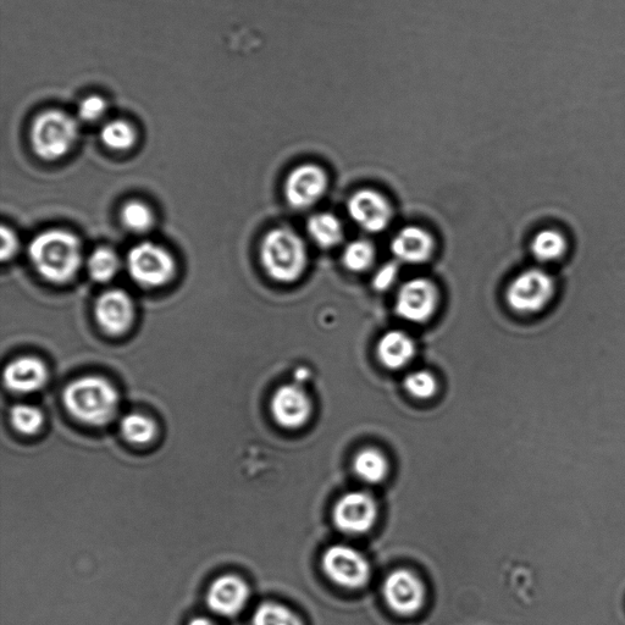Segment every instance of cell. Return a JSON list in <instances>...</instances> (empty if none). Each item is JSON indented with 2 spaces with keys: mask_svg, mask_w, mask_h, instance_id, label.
<instances>
[{
  "mask_svg": "<svg viewBox=\"0 0 625 625\" xmlns=\"http://www.w3.org/2000/svg\"><path fill=\"white\" fill-rule=\"evenodd\" d=\"M29 258L44 280L65 285L79 273L84 263V251L79 237L66 230L51 229L31 241Z\"/></svg>",
  "mask_w": 625,
  "mask_h": 625,
  "instance_id": "1",
  "label": "cell"
},
{
  "mask_svg": "<svg viewBox=\"0 0 625 625\" xmlns=\"http://www.w3.org/2000/svg\"><path fill=\"white\" fill-rule=\"evenodd\" d=\"M63 401L71 417L90 427H104L119 409L118 391L101 376L76 379L65 387Z\"/></svg>",
  "mask_w": 625,
  "mask_h": 625,
  "instance_id": "2",
  "label": "cell"
},
{
  "mask_svg": "<svg viewBox=\"0 0 625 625\" xmlns=\"http://www.w3.org/2000/svg\"><path fill=\"white\" fill-rule=\"evenodd\" d=\"M261 262L270 279L292 284L306 270L307 248L300 235L287 228L270 230L261 245Z\"/></svg>",
  "mask_w": 625,
  "mask_h": 625,
  "instance_id": "3",
  "label": "cell"
},
{
  "mask_svg": "<svg viewBox=\"0 0 625 625\" xmlns=\"http://www.w3.org/2000/svg\"><path fill=\"white\" fill-rule=\"evenodd\" d=\"M31 146L37 157L55 162L68 156L80 137L77 120L63 110H47L31 126Z\"/></svg>",
  "mask_w": 625,
  "mask_h": 625,
  "instance_id": "4",
  "label": "cell"
},
{
  "mask_svg": "<svg viewBox=\"0 0 625 625\" xmlns=\"http://www.w3.org/2000/svg\"><path fill=\"white\" fill-rule=\"evenodd\" d=\"M556 281L550 273L540 268L522 271L511 281L506 291L508 307L521 315L544 312L555 300Z\"/></svg>",
  "mask_w": 625,
  "mask_h": 625,
  "instance_id": "5",
  "label": "cell"
},
{
  "mask_svg": "<svg viewBox=\"0 0 625 625\" xmlns=\"http://www.w3.org/2000/svg\"><path fill=\"white\" fill-rule=\"evenodd\" d=\"M130 278L145 289H158L175 278L176 262L167 248L153 242H141L126 257Z\"/></svg>",
  "mask_w": 625,
  "mask_h": 625,
  "instance_id": "6",
  "label": "cell"
},
{
  "mask_svg": "<svg viewBox=\"0 0 625 625\" xmlns=\"http://www.w3.org/2000/svg\"><path fill=\"white\" fill-rule=\"evenodd\" d=\"M324 573L331 582L346 589H361L370 579V566L357 550L350 546L335 545L323 556Z\"/></svg>",
  "mask_w": 625,
  "mask_h": 625,
  "instance_id": "7",
  "label": "cell"
},
{
  "mask_svg": "<svg viewBox=\"0 0 625 625\" xmlns=\"http://www.w3.org/2000/svg\"><path fill=\"white\" fill-rule=\"evenodd\" d=\"M440 293L433 281L413 279L403 284L396 297V313L407 322L422 324L439 307Z\"/></svg>",
  "mask_w": 625,
  "mask_h": 625,
  "instance_id": "8",
  "label": "cell"
},
{
  "mask_svg": "<svg viewBox=\"0 0 625 625\" xmlns=\"http://www.w3.org/2000/svg\"><path fill=\"white\" fill-rule=\"evenodd\" d=\"M97 324L109 336L129 333L136 320V306L129 293L113 289L102 293L94 306Z\"/></svg>",
  "mask_w": 625,
  "mask_h": 625,
  "instance_id": "9",
  "label": "cell"
},
{
  "mask_svg": "<svg viewBox=\"0 0 625 625\" xmlns=\"http://www.w3.org/2000/svg\"><path fill=\"white\" fill-rule=\"evenodd\" d=\"M378 505L367 492L346 494L334 508V523L342 533L359 535L373 528L378 518Z\"/></svg>",
  "mask_w": 625,
  "mask_h": 625,
  "instance_id": "10",
  "label": "cell"
},
{
  "mask_svg": "<svg viewBox=\"0 0 625 625\" xmlns=\"http://www.w3.org/2000/svg\"><path fill=\"white\" fill-rule=\"evenodd\" d=\"M328 188V176L315 164H303L293 169L285 182V197L290 206L307 209L314 206Z\"/></svg>",
  "mask_w": 625,
  "mask_h": 625,
  "instance_id": "11",
  "label": "cell"
},
{
  "mask_svg": "<svg viewBox=\"0 0 625 625\" xmlns=\"http://www.w3.org/2000/svg\"><path fill=\"white\" fill-rule=\"evenodd\" d=\"M348 214L361 229L372 232L384 231L392 220V208L386 197L378 191L365 190L353 193L347 204Z\"/></svg>",
  "mask_w": 625,
  "mask_h": 625,
  "instance_id": "12",
  "label": "cell"
},
{
  "mask_svg": "<svg viewBox=\"0 0 625 625\" xmlns=\"http://www.w3.org/2000/svg\"><path fill=\"white\" fill-rule=\"evenodd\" d=\"M383 593L387 605L402 616H412L422 608L425 589L417 575L401 569L386 578Z\"/></svg>",
  "mask_w": 625,
  "mask_h": 625,
  "instance_id": "13",
  "label": "cell"
},
{
  "mask_svg": "<svg viewBox=\"0 0 625 625\" xmlns=\"http://www.w3.org/2000/svg\"><path fill=\"white\" fill-rule=\"evenodd\" d=\"M271 413L280 427L301 428L312 416L311 398L298 385L281 386L271 400Z\"/></svg>",
  "mask_w": 625,
  "mask_h": 625,
  "instance_id": "14",
  "label": "cell"
},
{
  "mask_svg": "<svg viewBox=\"0 0 625 625\" xmlns=\"http://www.w3.org/2000/svg\"><path fill=\"white\" fill-rule=\"evenodd\" d=\"M5 387L14 394H32L47 384L49 373L47 365L36 357L14 359L4 369Z\"/></svg>",
  "mask_w": 625,
  "mask_h": 625,
  "instance_id": "15",
  "label": "cell"
},
{
  "mask_svg": "<svg viewBox=\"0 0 625 625\" xmlns=\"http://www.w3.org/2000/svg\"><path fill=\"white\" fill-rule=\"evenodd\" d=\"M250 596V589L235 575H224L210 585L207 602L210 610L220 616L232 617L242 611Z\"/></svg>",
  "mask_w": 625,
  "mask_h": 625,
  "instance_id": "16",
  "label": "cell"
},
{
  "mask_svg": "<svg viewBox=\"0 0 625 625\" xmlns=\"http://www.w3.org/2000/svg\"><path fill=\"white\" fill-rule=\"evenodd\" d=\"M391 251L398 261L422 264L428 262L433 254L434 240L427 230L419 226H406L392 240Z\"/></svg>",
  "mask_w": 625,
  "mask_h": 625,
  "instance_id": "17",
  "label": "cell"
},
{
  "mask_svg": "<svg viewBox=\"0 0 625 625\" xmlns=\"http://www.w3.org/2000/svg\"><path fill=\"white\" fill-rule=\"evenodd\" d=\"M379 361L390 370L407 367L416 356V344L411 336L400 330H392L381 337L376 347Z\"/></svg>",
  "mask_w": 625,
  "mask_h": 625,
  "instance_id": "18",
  "label": "cell"
},
{
  "mask_svg": "<svg viewBox=\"0 0 625 625\" xmlns=\"http://www.w3.org/2000/svg\"><path fill=\"white\" fill-rule=\"evenodd\" d=\"M568 239L562 231L557 229H544L534 236L530 243L535 259L541 263H555L561 261L568 252Z\"/></svg>",
  "mask_w": 625,
  "mask_h": 625,
  "instance_id": "19",
  "label": "cell"
},
{
  "mask_svg": "<svg viewBox=\"0 0 625 625\" xmlns=\"http://www.w3.org/2000/svg\"><path fill=\"white\" fill-rule=\"evenodd\" d=\"M307 230L320 248H334L344 239L341 221L330 213H319L308 220Z\"/></svg>",
  "mask_w": 625,
  "mask_h": 625,
  "instance_id": "20",
  "label": "cell"
},
{
  "mask_svg": "<svg viewBox=\"0 0 625 625\" xmlns=\"http://www.w3.org/2000/svg\"><path fill=\"white\" fill-rule=\"evenodd\" d=\"M353 469L357 477L365 483L378 484L389 474V463L383 453L367 448L358 453L353 462Z\"/></svg>",
  "mask_w": 625,
  "mask_h": 625,
  "instance_id": "21",
  "label": "cell"
},
{
  "mask_svg": "<svg viewBox=\"0 0 625 625\" xmlns=\"http://www.w3.org/2000/svg\"><path fill=\"white\" fill-rule=\"evenodd\" d=\"M120 268V258L112 248L98 247L88 257V273L98 284H107L112 281L118 275Z\"/></svg>",
  "mask_w": 625,
  "mask_h": 625,
  "instance_id": "22",
  "label": "cell"
},
{
  "mask_svg": "<svg viewBox=\"0 0 625 625\" xmlns=\"http://www.w3.org/2000/svg\"><path fill=\"white\" fill-rule=\"evenodd\" d=\"M101 138L104 146L116 152L130 151L137 142L134 125L125 120H113L103 126Z\"/></svg>",
  "mask_w": 625,
  "mask_h": 625,
  "instance_id": "23",
  "label": "cell"
},
{
  "mask_svg": "<svg viewBox=\"0 0 625 625\" xmlns=\"http://www.w3.org/2000/svg\"><path fill=\"white\" fill-rule=\"evenodd\" d=\"M120 220L127 231L136 235L146 234L156 223L152 208L141 201L127 202L121 209Z\"/></svg>",
  "mask_w": 625,
  "mask_h": 625,
  "instance_id": "24",
  "label": "cell"
},
{
  "mask_svg": "<svg viewBox=\"0 0 625 625\" xmlns=\"http://www.w3.org/2000/svg\"><path fill=\"white\" fill-rule=\"evenodd\" d=\"M121 433L131 444L145 445L157 435V425L151 418L140 413L127 414L120 423Z\"/></svg>",
  "mask_w": 625,
  "mask_h": 625,
  "instance_id": "25",
  "label": "cell"
},
{
  "mask_svg": "<svg viewBox=\"0 0 625 625\" xmlns=\"http://www.w3.org/2000/svg\"><path fill=\"white\" fill-rule=\"evenodd\" d=\"M375 259V248L372 243L357 240L347 245L342 254V262L348 270L362 273L372 267Z\"/></svg>",
  "mask_w": 625,
  "mask_h": 625,
  "instance_id": "26",
  "label": "cell"
},
{
  "mask_svg": "<svg viewBox=\"0 0 625 625\" xmlns=\"http://www.w3.org/2000/svg\"><path fill=\"white\" fill-rule=\"evenodd\" d=\"M253 625H303L289 608L267 602L258 607L253 617Z\"/></svg>",
  "mask_w": 625,
  "mask_h": 625,
  "instance_id": "27",
  "label": "cell"
},
{
  "mask_svg": "<svg viewBox=\"0 0 625 625\" xmlns=\"http://www.w3.org/2000/svg\"><path fill=\"white\" fill-rule=\"evenodd\" d=\"M10 420L19 433L33 435L42 428L44 418L43 413L37 407L16 405L11 408Z\"/></svg>",
  "mask_w": 625,
  "mask_h": 625,
  "instance_id": "28",
  "label": "cell"
},
{
  "mask_svg": "<svg viewBox=\"0 0 625 625\" xmlns=\"http://www.w3.org/2000/svg\"><path fill=\"white\" fill-rule=\"evenodd\" d=\"M405 389L419 400H429L438 391V381L427 370H418L406 376Z\"/></svg>",
  "mask_w": 625,
  "mask_h": 625,
  "instance_id": "29",
  "label": "cell"
},
{
  "mask_svg": "<svg viewBox=\"0 0 625 625\" xmlns=\"http://www.w3.org/2000/svg\"><path fill=\"white\" fill-rule=\"evenodd\" d=\"M108 110V103L101 96H90L82 101L79 108V118L84 123L94 124L103 119Z\"/></svg>",
  "mask_w": 625,
  "mask_h": 625,
  "instance_id": "30",
  "label": "cell"
},
{
  "mask_svg": "<svg viewBox=\"0 0 625 625\" xmlns=\"http://www.w3.org/2000/svg\"><path fill=\"white\" fill-rule=\"evenodd\" d=\"M398 265L396 263H386L381 267L373 278V287L376 291H386L394 286L398 276Z\"/></svg>",
  "mask_w": 625,
  "mask_h": 625,
  "instance_id": "31",
  "label": "cell"
},
{
  "mask_svg": "<svg viewBox=\"0 0 625 625\" xmlns=\"http://www.w3.org/2000/svg\"><path fill=\"white\" fill-rule=\"evenodd\" d=\"M20 242L18 236H16L15 232L8 228V226H3L2 228V252H0V256H2V261L7 262L10 259L15 257V254L19 251Z\"/></svg>",
  "mask_w": 625,
  "mask_h": 625,
  "instance_id": "32",
  "label": "cell"
},
{
  "mask_svg": "<svg viewBox=\"0 0 625 625\" xmlns=\"http://www.w3.org/2000/svg\"><path fill=\"white\" fill-rule=\"evenodd\" d=\"M188 625H217V624H215L213 621H210V619L208 618L198 617V618L192 619V621L188 623Z\"/></svg>",
  "mask_w": 625,
  "mask_h": 625,
  "instance_id": "33",
  "label": "cell"
}]
</instances>
